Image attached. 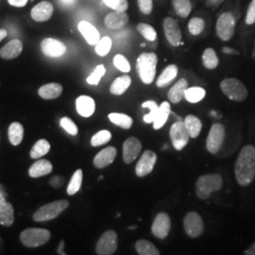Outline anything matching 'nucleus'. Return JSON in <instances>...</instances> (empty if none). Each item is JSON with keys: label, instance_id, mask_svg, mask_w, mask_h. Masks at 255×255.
I'll use <instances>...</instances> for the list:
<instances>
[{"label": "nucleus", "instance_id": "7", "mask_svg": "<svg viewBox=\"0 0 255 255\" xmlns=\"http://www.w3.org/2000/svg\"><path fill=\"white\" fill-rule=\"evenodd\" d=\"M236 26V18L233 13L224 12L220 14L216 25L217 34L220 38V40L224 42L230 41L235 35Z\"/></svg>", "mask_w": 255, "mask_h": 255}, {"label": "nucleus", "instance_id": "17", "mask_svg": "<svg viewBox=\"0 0 255 255\" xmlns=\"http://www.w3.org/2000/svg\"><path fill=\"white\" fill-rule=\"evenodd\" d=\"M54 11L53 5L48 1H42L38 3L31 9V18L36 22H45L51 18Z\"/></svg>", "mask_w": 255, "mask_h": 255}, {"label": "nucleus", "instance_id": "50", "mask_svg": "<svg viewBox=\"0 0 255 255\" xmlns=\"http://www.w3.org/2000/svg\"><path fill=\"white\" fill-rule=\"evenodd\" d=\"M64 179L62 176H59V175H56L54 176L50 181H49V184L51 186H53L55 188H59L61 187L63 184H64Z\"/></svg>", "mask_w": 255, "mask_h": 255}, {"label": "nucleus", "instance_id": "20", "mask_svg": "<svg viewBox=\"0 0 255 255\" xmlns=\"http://www.w3.org/2000/svg\"><path fill=\"white\" fill-rule=\"evenodd\" d=\"M78 28L80 32L82 33V36L86 40V42L91 45V46H96L99 41L101 40V34L99 30L92 25L91 23L87 21H81L79 23Z\"/></svg>", "mask_w": 255, "mask_h": 255}, {"label": "nucleus", "instance_id": "41", "mask_svg": "<svg viewBox=\"0 0 255 255\" xmlns=\"http://www.w3.org/2000/svg\"><path fill=\"white\" fill-rule=\"evenodd\" d=\"M112 139V133L107 129H102L92 137L91 145L93 146H100L107 144Z\"/></svg>", "mask_w": 255, "mask_h": 255}, {"label": "nucleus", "instance_id": "33", "mask_svg": "<svg viewBox=\"0 0 255 255\" xmlns=\"http://www.w3.org/2000/svg\"><path fill=\"white\" fill-rule=\"evenodd\" d=\"M137 254L140 255H159L160 252L156 247L148 240L140 239L135 243Z\"/></svg>", "mask_w": 255, "mask_h": 255}, {"label": "nucleus", "instance_id": "11", "mask_svg": "<svg viewBox=\"0 0 255 255\" xmlns=\"http://www.w3.org/2000/svg\"><path fill=\"white\" fill-rule=\"evenodd\" d=\"M183 228L191 238L201 237L204 231V223L201 216L196 212H189L183 219Z\"/></svg>", "mask_w": 255, "mask_h": 255}, {"label": "nucleus", "instance_id": "27", "mask_svg": "<svg viewBox=\"0 0 255 255\" xmlns=\"http://www.w3.org/2000/svg\"><path fill=\"white\" fill-rule=\"evenodd\" d=\"M131 84V78L128 75H124L117 78L110 87L111 94L115 96H121L127 91Z\"/></svg>", "mask_w": 255, "mask_h": 255}, {"label": "nucleus", "instance_id": "35", "mask_svg": "<svg viewBox=\"0 0 255 255\" xmlns=\"http://www.w3.org/2000/svg\"><path fill=\"white\" fill-rule=\"evenodd\" d=\"M172 6L177 15L182 18H186L191 12L190 0H172Z\"/></svg>", "mask_w": 255, "mask_h": 255}, {"label": "nucleus", "instance_id": "6", "mask_svg": "<svg viewBox=\"0 0 255 255\" xmlns=\"http://www.w3.org/2000/svg\"><path fill=\"white\" fill-rule=\"evenodd\" d=\"M69 206V202L65 200L57 201L42 206L33 215V219L37 222L48 221L57 218L62 212Z\"/></svg>", "mask_w": 255, "mask_h": 255}, {"label": "nucleus", "instance_id": "24", "mask_svg": "<svg viewBox=\"0 0 255 255\" xmlns=\"http://www.w3.org/2000/svg\"><path fill=\"white\" fill-rule=\"evenodd\" d=\"M52 170L53 166L48 160H39L29 167L28 175L31 178H40L42 176L51 173Z\"/></svg>", "mask_w": 255, "mask_h": 255}, {"label": "nucleus", "instance_id": "1", "mask_svg": "<svg viewBox=\"0 0 255 255\" xmlns=\"http://www.w3.org/2000/svg\"><path fill=\"white\" fill-rule=\"evenodd\" d=\"M236 179L239 185L249 186L255 179V146L246 145L240 150L235 164Z\"/></svg>", "mask_w": 255, "mask_h": 255}, {"label": "nucleus", "instance_id": "52", "mask_svg": "<svg viewBox=\"0 0 255 255\" xmlns=\"http://www.w3.org/2000/svg\"><path fill=\"white\" fill-rule=\"evenodd\" d=\"M245 255H255V242L253 243L251 246L247 249L246 251L244 252Z\"/></svg>", "mask_w": 255, "mask_h": 255}, {"label": "nucleus", "instance_id": "54", "mask_svg": "<svg viewBox=\"0 0 255 255\" xmlns=\"http://www.w3.org/2000/svg\"><path fill=\"white\" fill-rule=\"evenodd\" d=\"M8 35V31L4 28H0V42Z\"/></svg>", "mask_w": 255, "mask_h": 255}, {"label": "nucleus", "instance_id": "44", "mask_svg": "<svg viewBox=\"0 0 255 255\" xmlns=\"http://www.w3.org/2000/svg\"><path fill=\"white\" fill-rule=\"evenodd\" d=\"M114 64L119 70H120L121 72H124V73H128L131 69L130 64L124 55H116L114 58Z\"/></svg>", "mask_w": 255, "mask_h": 255}, {"label": "nucleus", "instance_id": "31", "mask_svg": "<svg viewBox=\"0 0 255 255\" xmlns=\"http://www.w3.org/2000/svg\"><path fill=\"white\" fill-rule=\"evenodd\" d=\"M183 122L185 124V127L188 129L191 138H197L200 135L202 128L201 119H198L193 115H189L185 118Z\"/></svg>", "mask_w": 255, "mask_h": 255}, {"label": "nucleus", "instance_id": "49", "mask_svg": "<svg viewBox=\"0 0 255 255\" xmlns=\"http://www.w3.org/2000/svg\"><path fill=\"white\" fill-rule=\"evenodd\" d=\"M247 25H253L255 23V0H253L247 10L246 15Z\"/></svg>", "mask_w": 255, "mask_h": 255}, {"label": "nucleus", "instance_id": "53", "mask_svg": "<svg viewBox=\"0 0 255 255\" xmlns=\"http://www.w3.org/2000/svg\"><path fill=\"white\" fill-rule=\"evenodd\" d=\"M223 52L227 53V54H239L238 51L233 49V48H230V47H224L223 48Z\"/></svg>", "mask_w": 255, "mask_h": 255}, {"label": "nucleus", "instance_id": "5", "mask_svg": "<svg viewBox=\"0 0 255 255\" xmlns=\"http://www.w3.org/2000/svg\"><path fill=\"white\" fill-rule=\"evenodd\" d=\"M50 237V232L46 229L28 228L21 233L20 240L24 246L35 248L45 245Z\"/></svg>", "mask_w": 255, "mask_h": 255}, {"label": "nucleus", "instance_id": "8", "mask_svg": "<svg viewBox=\"0 0 255 255\" xmlns=\"http://www.w3.org/2000/svg\"><path fill=\"white\" fill-rule=\"evenodd\" d=\"M170 140L172 146L176 150H182L188 144L190 134L188 129L185 127L184 122L177 121L170 128L169 131Z\"/></svg>", "mask_w": 255, "mask_h": 255}, {"label": "nucleus", "instance_id": "10", "mask_svg": "<svg viewBox=\"0 0 255 255\" xmlns=\"http://www.w3.org/2000/svg\"><path fill=\"white\" fill-rule=\"evenodd\" d=\"M118 244L119 238L117 233L110 230L105 232L99 239L96 246V253L99 255H114L118 250Z\"/></svg>", "mask_w": 255, "mask_h": 255}, {"label": "nucleus", "instance_id": "46", "mask_svg": "<svg viewBox=\"0 0 255 255\" xmlns=\"http://www.w3.org/2000/svg\"><path fill=\"white\" fill-rule=\"evenodd\" d=\"M60 125L70 135L75 136L79 132V128L77 127V125L69 118H63V119H61Z\"/></svg>", "mask_w": 255, "mask_h": 255}, {"label": "nucleus", "instance_id": "25", "mask_svg": "<svg viewBox=\"0 0 255 255\" xmlns=\"http://www.w3.org/2000/svg\"><path fill=\"white\" fill-rule=\"evenodd\" d=\"M188 88V82L185 79H181L176 82L168 92L167 97L170 102L174 104L179 103L184 98V92Z\"/></svg>", "mask_w": 255, "mask_h": 255}, {"label": "nucleus", "instance_id": "56", "mask_svg": "<svg viewBox=\"0 0 255 255\" xmlns=\"http://www.w3.org/2000/svg\"><path fill=\"white\" fill-rule=\"evenodd\" d=\"M64 5L65 6H69V5H72L75 0H60Z\"/></svg>", "mask_w": 255, "mask_h": 255}, {"label": "nucleus", "instance_id": "51", "mask_svg": "<svg viewBox=\"0 0 255 255\" xmlns=\"http://www.w3.org/2000/svg\"><path fill=\"white\" fill-rule=\"evenodd\" d=\"M8 2L11 6H14V7H17V8H22V7L27 5L28 0H8Z\"/></svg>", "mask_w": 255, "mask_h": 255}, {"label": "nucleus", "instance_id": "16", "mask_svg": "<svg viewBox=\"0 0 255 255\" xmlns=\"http://www.w3.org/2000/svg\"><path fill=\"white\" fill-rule=\"evenodd\" d=\"M41 49L44 54L50 58L61 57L66 52V46L61 41L54 38H46L41 43Z\"/></svg>", "mask_w": 255, "mask_h": 255}, {"label": "nucleus", "instance_id": "9", "mask_svg": "<svg viewBox=\"0 0 255 255\" xmlns=\"http://www.w3.org/2000/svg\"><path fill=\"white\" fill-rule=\"evenodd\" d=\"M225 127L220 123H216L211 127L206 141V147L210 153L217 154L220 150L225 140Z\"/></svg>", "mask_w": 255, "mask_h": 255}, {"label": "nucleus", "instance_id": "28", "mask_svg": "<svg viewBox=\"0 0 255 255\" xmlns=\"http://www.w3.org/2000/svg\"><path fill=\"white\" fill-rule=\"evenodd\" d=\"M170 115V104L167 101H164L160 106L157 113V116L153 121L154 129H160L164 126Z\"/></svg>", "mask_w": 255, "mask_h": 255}, {"label": "nucleus", "instance_id": "43", "mask_svg": "<svg viewBox=\"0 0 255 255\" xmlns=\"http://www.w3.org/2000/svg\"><path fill=\"white\" fill-rule=\"evenodd\" d=\"M112 48V40L108 36L101 38L99 43L96 45V52L101 57H104L108 54Z\"/></svg>", "mask_w": 255, "mask_h": 255}, {"label": "nucleus", "instance_id": "48", "mask_svg": "<svg viewBox=\"0 0 255 255\" xmlns=\"http://www.w3.org/2000/svg\"><path fill=\"white\" fill-rule=\"evenodd\" d=\"M138 7L142 13L150 14L153 9V0H137Z\"/></svg>", "mask_w": 255, "mask_h": 255}, {"label": "nucleus", "instance_id": "14", "mask_svg": "<svg viewBox=\"0 0 255 255\" xmlns=\"http://www.w3.org/2000/svg\"><path fill=\"white\" fill-rule=\"evenodd\" d=\"M171 229V220L169 216L166 213H159L155 217L152 226H151V233L153 236L160 239H164L167 237Z\"/></svg>", "mask_w": 255, "mask_h": 255}, {"label": "nucleus", "instance_id": "4", "mask_svg": "<svg viewBox=\"0 0 255 255\" xmlns=\"http://www.w3.org/2000/svg\"><path fill=\"white\" fill-rule=\"evenodd\" d=\"M220 88L223 94L231 101L237 102L246 101L249 95L246 86L235 78L224 79L220 83Z\"/></svg>", "mask_w": 255, "mask_h": 255}, {"label": "nucleus", "instance_id": "15", "mask_svg": "<svg viewBox=\"0 0 255 255\" xmlns=\"http://www.w3.org/2000/svg\"><path fill=\"white\" fill-rule=\"evenodd\" d=\"M142 151V143L136 137H129L123 144V160L126 164L133 163Z\"/></svg>", "mask_w": 255, "mask_h": 255}, {"label": "nucleus", "instance_id": "45", "mask_svg": "<svg viewBox=\"0 0 255 255\" xmlns=\"http://www.w3.org/2000/svg\"><path fill=\"white\" fill-rule=\"evenodd\" d=\"M105 72H106V69L104 65L102 64L98 65L94 70V72L87 78V82L91 85L99 84V82H101V78L105 75Z\"/></svg>", "mask_w": 255, "mask_h": 255}, {"label": "nucleus", "instance_id": "40", "mask_svg": "<svg viewBox=\"0 0 255 255\" xmlns=\"http://www.w3.org/2000/svg\"><path fill=\"white\" fill-rule=\"evenodd\" d=\"M142 107L145 109H149V113L146 115L143 119L144 121L147 124L153 123L155 118L157 116L158 110H159V105L154 101H147L142 104Z\"/></svg>", "mask_w": 255, "mask_h": 255}, {"label": "nucleus", "instance_id": "34", "mask_svg": "<svg viewBox=\"0 0 255 255\" xmlns=\"http://www.w3.org/2000/svg\"><path fill=\"white\" fill-rule=\"evenodd\" d=\"M206 96L205 89L201 87H190L187 88L184 92V99L185 101L190 103H198L201 102Z\"/></svg>", "mask_w": 255, "mask_h": 255}, {"label": "nucleus", "instance_id": "47", "mask_svg": "<svg viewBox=\"0 0 255 255\" xmlns=\"http://www.w3.org/2000/svg\"><path fill=\"white\" fill-rule=\"evenodd\" d=\"M104 3L116 11H126L128 8V0H103Z\"/></svg>", "mask_w": 255, "mask_h": 255}, {"label": "nucleus", "instance_id": "2", "mask_svg": "<svg viewBox=\"0 0 255 255\" xmlns=\"http://www.w3.org/2000/svg\"><path fill=\"white\" fill-rule=\"evenodd\" d=\"M158 57L153 52H144L137 58V73L145 84H151L154 81Z\"/></svg>", "mask_w": 255, "mask_h": 255}, {"label": "nucleus", "instance_id": "36", "mask_svg": "<svg viewBox=\"0 0 255 255\" xmlns=\"http://www.w3.org/2000/svg\"><path fill=\"white\" fill-rule=\"evenodd\" d=\"M202 63L205 68L215 69L219 64V57L213 48H206L202 54Z\"/></svg>", "mask_w": 255, "mask_h": 255}, {"label": "nucleus", "instance_id": "39", "mask_svg": "<svg viewBox=\"0 0 255 255\" xmlns=\"http://www.w3.org/2000/svg\"><path fill=\"white\" fill-rule=\"evenodd\" d=\"M136 29L138 32L149 42H153L157 38V32L154 27L146 23H139L137 25Z\"/></svg>", "mask_w": 255, "mask_h": 255}, {"label": "nucleus", "instance_id": "18", "mask_svg": "<svg viewBox=\"0 0 255 255\" xmlns=\"http://www.w3.org/2000/svg\"><path fill=\"white\" fill-rule=\"evenodd\" d=\"M118 151L116 147L108 146L96 155V157L94 158V165L100 169L104 168L114 163Z\"/></svg>", "mask_w": 255, "mask_h": 255}, {"label": "nucleus", "instance_id": "29", "mask_svg": "<svg viewBox=\"0 0 255 255\" xmlns=\"http://www.w3.org/2000/svg\"><path fill=\"white\" fill-rule=\"evenodd\" d=\"M13 221H14L13 207L9 202L5 201L0 206V224L5 227H9L13 224Z\"/></svg>", "mask_w": 255, "mask_h": 255}, {"label": "nucleus", "instance_id": "58", "mask_svg": "<svg viewBox=\"0 0 255 255\" xmlns=\"http://www.w3.org/2000/svg\"><path fill=\"white\" fill-rule=\"evenodd\" d=\"M135 228H136V226H131V227H129L128 229H130V230H134Z\"/></svg>", "mask_w": 255, "mask_h": 255}, {"label": "nucleus", "instance_id": "26", "mask_svg": "<svg viewBox=\"0 0 255 255\" xmlns=\"http://www.w3.org/2000/svg\"><path fill=\"white\" fill-rule=\"evenodd\" d=\"M178 75V67L175 64H169L164 69V71L159 76L156 81V85L159 88H164L173 82Z\"/></svg>", "mask_w": 255, "mask_h": 255}, {"label": "nucleus", "instance_id": "13", "mask_svg": "<svg viewBox=\"0 0 255 255\" xmlns=\"http://www.w3.org/2000/svg\"><path fill=\"white\" fill-rule=\"evenodd\" d=\"M164 35L168 43L172 46H179L182 44V31L178 23L172 17H165L163 23Z\"/></svg>", "mask_w": 255, "mask_h": 255}, {"label": "nucleus", "instance_id": "3", "mask_svg": "<svg viewBox=\"0 0 255 255\" xmlns=\"http://www.w3.org/2000/svg\"><path fill=\"white\" fill-rule=\"evenodd\" d=\"M223 186V180L219 174H205L196 182V194L202 201L207 200L213 192L219 191Z\"/></svg>", "mask_w": 255, "mask_h": 255}, {"label": "nucleus", "instance_id": "19", "mask_svg": "<svg viewBox=\"0 0 255 255\" xmlns=\"http://www.w3.org/2000/svg\"><path fill=\"white\" fill-rule=\"evenodd\" d=\"M128 22V15L126 11H113L104 19L105 27L109 29H119L125 27Z\"/></svg>", "mask_w": 255, "mask_h": 255}, {"label": "nucleus", "instance_id": "22", "mask_svg": "<svg viewBox=\"0 0 255 255\" xmlns=\"http://www.w3.org/2000/svg\"><path fill=\"white\" fill-rule=\"evenodd\" d=\"M23 50V44L18 39L9 41L0 49V57L5 60H11L17 58Z\"/></svg>", "mask_w": 255, "mask_h": 255}, {"label": "nucleus", "instance_id": "21", "mask_svg": "<svg viewBox=\"0 0 255 255\" xmlns=\"http://www.w3.org/2000/svg\"><path fill=\"white\" fill-rule=\"evenodd\" d=\"M76 109L80 116L83 118H90L95 113L96 103L91 97L81 96L76 100Z\"/></svg>", "mask_w": 255, "mask_h": 255}, {"label": "nucleus", "instance_id": "12", "mask_svg": "<svg viewBox=\"0 0 255 255\" xmlns=\"http://www.w3.org/2000/svg\"><path fill=\"white\" fill-rule=\"evenodd\" d=\"M157 162V154L152 150H146L142 153L135 166V173L138 177L143 178L151 173Z\"/></svg>", "mask_w": 255, "mask_h": 255}, {"label": "nucleus", "instance_id": "42", "mask_svg": "<svg viewBox=\"0 0 255 255\" xmlns=\"http://www.w3.org/2000/svg\"><path fill=\"white\" fill-rule=\"evenodd\" d=\"M205 27V22L200 17H193L188 22V30L192 35L197 36L201 34Z\"/></svg>", "mask_w": 255, "mask_h": 255}, {"label": "nucleus", "instance_id": "59", "mask_svg": "<svg viewBox=\"0 0 255 255\" xmlns=\"http://www.w3.org/2000/svg\"><path fill=\"white\" fill-rule=\"evenodd\" d=\"M253 57H254V58H255V49H254V52H253Z\"/></svg>", "mask_w": 255, "mask_h": 255}, {"label": "nucleus", "instance_id": "55", "mask_svg": "<svg viewBox=\"0 0 255 255\" xmlns=\"http://www.w3.org/2000/svg\"><path fill=\"white\" fill-rule=\"evenodd\" d=\"M64 241H62L60 246L58 248V254L59 255H65V253H64Z\"/></svg>", "mask_w": 255, "mask_h": 255}, {"label": "nucleus", "instance_id": "32", "mask_svg": "<svg viewBox=\"0 0 255 255\" xmlns=\"http://www.w3.org/2000/svg\"><path fill=\"white\" fill-rule=\"evenodd\" d=\"M110 121L119 126V127L122 128L124 129H129L131 126H132V123H133V120L132 119L125 115V114H119V113H112L108 116Z\"/></svg>", "mask_w": 255, "mask_h": 255}, {"label": "nucleus", "instance_id": "37", "mask_svg": "<svg viewBox=\"0 0 255 255\" xmlns=\"http://www.w3.org/2000/svg\"><path fill=\"white\" fill-rule=\"evenodd\" d=\"M50 150V145L45 139H40L30 150V157L32 159H39L47 154Z\"/></svg>", "mask_w": 255, "mask_h": 255}, {"label": "nucleus", "instance_id": "38", "mask_svg": "<svg viewBox=\"0 0 255 255\" xmlns=\"http://www.w3.org/2000/svg\"><path fill=\"white\" fill-rule=\"evenodd\" d=\"M82 179H83V173L82 169H78L77 171H75L66 189V192L69 196H73L80 191L82 187Z\"/></svg>", "mask_w": 255, "mask_h": 255}, {"label": "nucleus", "instance_id": "57", "mask_svg": "<svg viewBox=\"0 0 255 255\" xmlns=\"http://www.w3.org/2000/svg\"><path fill=\"white\" fill-rule=\"evenodd\" d=\"M6 201L5 200V194L2 191H0V206Z\"/></svg>", "mask_w": 255, "mask_h": 255}, {"label": "nucleus", "instance_id": "23", "mask_svg": "<svg viewBox=\"0 0 255 255\" xmlns=\"http://www.w3.org/2000/svg\"><path fill=\"white\" fill-rule=\"evenodd\" d=\"M63 93V86L60 83H47L40 87L38 90L39 96L44 100H55Z\"/></svg>", "mask_w": 255, "mask_h": 255}, {"label": "nucleus", "instance_id": "30", "mask_svg": "<svg viewBox=\"0 0 255 255\" xmlns=\"http://www.w3.org/2000/svg\"><path fill=\"white\" fill-rule=\"evenodd\" d=\"M8 134H9V142L11 143V145L18 146L19 144H21V142L23 141L24 128L18 122H13L9 125Z\"/></svg>", "mask_w": 255, "mask_h": 255}]
</instances>
